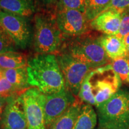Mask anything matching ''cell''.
I'll return each instance as SVG.
<instances>
[{"instance_id": "cell-1", "label": "cell", "mask_w": 129, "mask_h": 129, "mask_svg": "<svg viewBox=\"0 0 129 129\" xmlns=\"http://www.w3.org/2000/svg\"><path fill=\"white\" fill-rule=\"evenodd\" d=\"M26 70L29 84L43 94H53L65 88L56 54H37L28 59Z\"/></svg>"}, {"instance_id": "cell-2", "label": "cell", "mask_w": 129, "mask_h": 129, "mask_svg": "<svg viewBox=\"0 0 129 129\" xmlns=\"http://www.w3.org/2000/svg\"><path fill=\"white\" fill-rule=\"evenodd\" d=\"M101 35L90 30L78 36L64 37L60 52L68 53L93 69L104 67L110 63V59L101 44Z\"/></svg>"}, {"instance_id": "cell-3", "label": "cell", "mask_w": 129, "mask_h": 129, "mask_svg": "<svg viewBox=\"0 0 129 129\" xmlns=\"http://www.w3.org/2000/svg\"><path fill=\"white\" fill-rule=\"evenodd\" d=\"M32 46L37 54L59 53L64 37L58 28L53 13L41 10L34 16Z\"/></svg>"}, {"instance_id": "cell-4", "label": "cell", "mask_w": 129, "mask_h": 129, "mask_svg": "<svg viewBox=\"0 0 129 129\" xmlns=\"http://www.w3.org/2000/svg\"><path fill=\"white\" fill-rule=\"evenodd\" d=\"M101 129H129V93L119 90L110 99L96 106Z\"/></svg>"}, {"instance_id": "cell-5", "label": "cell", "mask_w": 129, "mask_h": 129, "mask_svg": "<svg viewBox=\"0 0 129 129\" xmlns=\"http://www.w3.org/2000/svg\"><path fill=\"white\" fill-rule=\"evenodd\" d=\"M29 18L0 8V25L19 49H27L32 43L33 28Z\"/></svg>"}, {"instance_id": "cell-6", "label": "cell", "mask_w": 129, "mask_h": 129, "mask_svg": "<svg viewBox=\"0 0 129 129\" xmlns=\"http://www.w3.org/2000/svg\"><path fill=\"white\" fill-rule=\"evenodd\" d=\"M56 56L63 77L65 87L74 96H78L81 85L85 77L95 69L77 60L67 53L62 51Z\"/></svg>"}, {"instance_id": "cell-7", "label": "cell", "mask_w": 129, "mask_h": 129, "mask_svg": "<svg viewBox=\"0 0 129 129\" xmlns=\"http://www.w3.org/2000/svg\"><path fill=\"white\" fill-rule=\"evenodd\" d=\"M95 80H91L96 106L108 101L119 90L120 77L112 70L110 63L95 69Z\"/></svg>"}, {"instance_id": "cell-8", "label": "cell", "mask_w": 129, "mask_h": 129, "mask_svg": "<svg viewBox=\"0 0 129 129\" xmlns=\"http://www.w3.org/2000/svg\"><path fill=\"white\" fill-rule=\"evenodd\" d=\"M20 96L26 118L27 129H46L44 121L46 94L31 87Z\"/></svg>"}, {"instance_id": "cell-9", "label": "cell", "mask_w": 129, "mask_h": 129, "mask_svg": "<svg viewBox=\"0 0 129 129\" xmlns=\"http://www.w3.org/2000/svg\"><path fill=\"white\" fill-rule=\"evenodd\" d=\"M58 28L64 37H73L90 30L84 13L73 9H58L53 13Z\"/></svg>"}, {"instance_id": "cell-10", "label": "cell", "mask_w": 129, "mask_h": 129, "mask_svg": "<svg viewBox=\"0 0 129 129\" xmlns=\"http://www.w3.org/2000/svg\"><path fill=\"white\" fill-rule=\"evenodd\" d=\"M77 96H75L67 88L59 92L46 94L44 105V121L46 129L67 111L75 102Z\"/></svg>"}, {"instance_id": "cell-11", "label": "cell", "mask_w": 129, "mask_h": 129, "mask_svg": "<svg viewBox=\"0 0 129 129\" xmlns=\"http://www.w3.org/2000/svg\"><path fill=\"white\" fill-rule=\"evenodd\" d=\"M20 96L7 101L3 112L0 129L28 128L26 118Z\"/></svg>"}, {"instance_id": "cell-12", "label": "cell", "mask_w": 129, "mask_h": 129, "mask_svg": "<svg viewBox=\"0 0 129 129\" xmlns=\"http://www.w3.org/2000/svg\"><path fill=\"white\" fill-rule=\"evenodd\" d=\"M121 14L113 9H108L90 23L91 29L106 35H117L118 33Z\"/></svg>"}, {"instance_id": "cell-13", "label": "cell", "mask_w": 129, "mask_h": 129, "mask_svg": "<svg viewBox=\"0 0 129 129\" xmlns=\"http://www.w3.org/2000/svg\"><path fill=\"white\" fill-rule=\"evenodd\" d=\"M37 0H0V8L30 17L37 12Z\"/></svg>"}, {"instance_id": "cell-14", "label": "cell", "mask_w": 129, "mask_h": 129, "mask_svg": "<svg viewBox=\"0 0 129 129\" xmlns=\"http://www.w3.org/2000/svg\"><path fill=\"white\" fill-rule=\"evenodd\" d=\"M100 42L106 55L111 60L126 56L127 48L123 40L116 35H101Z\"/></svg>"}, {"instance_id": "cell-15", "label": "cell", "mask_w": 129, "mask_h": 129, "mask_svg": "<svg viewBox=\"0 0 129 129\" xmlns=\"http://www.w3.org/2000/svg\"><path fill=\"white\" fill-rule=\"evenodd\" d=\"M84 104L77 97L75 102L56 119L48 129H73Z\"/></svg>"}, {"instance_id": "cell-16", "label": "cell", "mask_w": 129, "mask_h": 129, "mask_svg": "<svg viewBox=\"0 0 129 129\" xmlns=\"http://www.w3.org/2000/svg\"><path fill=\"white\" fill-rule=\"evenodd\" d=\"M2 73L5 78L20 92L23 93L31 87L28 83L26 67L16 69H3Z\"/></svg>"}, {"instance_id": "cell-17", "label": "cell", "mask_w": 129, "mask_h": 129, "mask_svg": "<svg viewBox=\"0 0 129 129\" xmlns=\"http://www.w3.org/2000/svg\"><path fill=\"white\" fill-rule=\"evenodd\" d=\"M98 115L92 105L84 104L73 129H94Z\"/></svg>"}, {"instance_id": "cell-18", "label": "cell", "mask_w": 129, "mask_h": 129, "mask_svg": "<svg viewBox=\"0 0 129 129\" xmlns=\"http://www.w3.org/2000/svg\"><path fill=\"white\" fill-rule=\"evenodd\" d=\"M25 54L17 51H9L0 54V67L3 69L25 68L28 64Z\"/></svg>"}, {"instance_id": "cell-19", "label": "cell", "mask_w": 129, "mask_h": 129, "mask_svg": "<svg viewBox=\"0 0 129 129\" xmlns=\"http://www.w3.org/2000/svg\"><path fill=\"white\" fill-rule=\"evenodd\" d=\"M95 74L94 69L90 71L84 80L81 85L78 98L85 104L96 106L94 96L93 93L92 84L91 80Z\"/></svg>"}, {"instance_id": "cell-20", "label": "cell", "mask_w": 129, "mask_h": 129, "mask_svg": "<svg viewBox=\"0 0 129 129\" xmlns=\"http://www.w3.org/2000/svg\"><path fill=\"white\" fill-rule=\"evenodd\" d=\"M111 0H86L85 14L90 22L108 7Z\"/></svg>"}, {"instance_id": "cell-21", "label": "cell", "mask_w": 129, "mask_h": 129, "mask_svg": "<svg viewBox=\"0 0 129 129\" xmlns=\"http://www.w3.org/2000/svg\"><path fill=\"white\" fill-rule=\"evenodd\" d=\"M112 70L120 77L122 82H129V57L118 58L111 63Z\"/></svg>"}, {"instance_id": "cell-22", "label": "cell", "mask_w": 129, "mask_h": 129, "mask_svg": "<svg viewBox=\"0 0 129 129\" xmlns=\"http://www.w3.org/2000/svg\"><path fill=\"white\" fill-rule=\"evenodd\" d=\"M22 93L14 87L4 75L0 77V97L8 101L20 96Z\"/></svg>"}, {"instance_id": "cell-23", "label": "cell", "mask_w": 129, "mask_h": 129, "mask_svg": "<svg viewBox=\"0 0 129 129\" xmlns=\"http://www.w3.org/2000/svg\"><path fill=\"white\" fill-rule=\"evenodd\" d=\"M16 49L13 40L0 25V54L9 51H16Z\"/></svg>"}, {"instance_id": "cell-24", "label": "cell", "mask_w": 129, "mask_h": 129, "mask_svg": "<svg viewBox=\"0 0 129 129\" xmlns=\"http://www.w3.org/2000/svg\"><path fill=\"white\" fill-rule=\"evenodd\" d=\"M86 0H59L56 4V10L73 9L85 13Z\"/></svg>"}, {"instance_id": "cell-25", "label": "cell", "mask_w": 129, "mask_h": 129, "mask_svg": "<svg viewBox=\"0 0 129 129\" xmlns=\"http://www.w3.org/2000/svg\"><path fill=\"white\" fill-rule=\"evenodd\" d=\"M113 9L121 14L129 12V0H111L108 9ZM106 11V10H105Z\"/></svg>"}, {"instance_id": "cell-26", "label": "cell", "mask_w": 129, "mask_h": 129, "mask_svg": "<svg viewBox=\"0 0 129 129\" xmlns=\"http://www.w3.org/2000/svg\"><path fill=\"white\" fill-rule=\"evenodd\" d=\"M129 34V12L121 14L120 29L118 34L116 36L122 39Z\"/></svg>"}, {"instance_id": "cell-27", "label": "cell", "mask_w": 129, "mask_h": 129, "mask_svg": "<svg viewBox=\"0 0 129 129\" xmlns=\"http://www.w3.org/2000/svg\"><path fill=\"white\" fill-rule=\"evenodd\" d=\"M59 0H40V3L44 6L45 11L54 13L55 11L56 4Z\"/></svg>"}, {"instance_id": "cell-28", "label": "cell", "mask_w": 129, "mask_h": 129, "mask_svg": "<svg viewBox=\"0 0 129 129\" xmlns=\"http://www.w3.org/2000/svg\"><path fill=\"white\" fill-rule=\"evenodd\" d=\"M7 100L4 99V98L0 97V127H1V121H2L3 112H4L5 107H6V105H7Z\"/></svg>"}, {"instance_id": "cell-29", "label": "cell", "mask_w": 129, "mask_h": 129, "mask_svg": "<svg viewBox=\"0 0 129 129\" xmlns=\"http://www.w3.org/2000/svg\"><path fill=\"white\" fill-rule=\"evenodd\" d=\"M122 40H123L124 43V44L125 45V46H129V34H127L126 36H125L123 38H122Z\"/></svg>"}, {"instance_id": "cell-30", "label": "cell", "mask_w": 129, "mask_h": 129, "mask_svg": "<svg viewBox=\"0 0 129 129\" xmlns=\"http://www.w3.org/2000/svg\"><path fill=\"white\" fill-rule=\"evenodd\" d=\"M126 48H127V56H128L129 57V46H127L126 47Z\"/></svg>"}, {"instance_id": "cell-31", "label": "cell", "mask_w": 129, "mask_h": 129, "mask_svg": "<svg viewBox=\"0 0 129 129\" xmlns=\"http://www.w3.org/2000/svg\"><path fill=\"white\" fill-rule=\"evenodd\" d=\"M2 70H3V69L1 68V67H0V71H2Z\"/></svg>"}, {"instance_id": "cell-32", "label": "cell", "mask_w": 129, "mask_h": 129, "mask_svg": "<svg viewBox=\"0 0 129 129\" xmlns=\"http://www.w3.org/2000/svg\"><path fill=\"white\" fill-rule=\"evenodd\" d=\"M98 129H101V128H98Z\"/></svg>"}]
</instances>
